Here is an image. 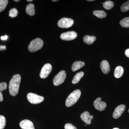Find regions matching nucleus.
Returning <instances> with one entry per match:
<instances>
[{"label": "nucleus", "mask_w": 129, "mask_h": 129, "mask_svg": "<svg viewBox=\"0 0 129 129\" xmlns=\"http://www.w3.org/2000/svg\"><path fill=\"white\" fill-rule=\"evenodd\" d=\"M84 75V73L82 72H79L76 74L74 77L72 81V83L73 84H76L78 83Z\"/></svg>", "instance_id": "18"}, {"label": "nucleus", "mask_w": 129, "mask_h": 129, "mask_svg": "<svg viewBox=\"0 0 129 129\" xmlns=\"http://www.w3.org/2000/svg\"><path fill=\"white\" fill-rule=\"evenodd\" d=\"M120 9L122 12H126L129 10V1L123 3L120 7Z\"/></svg>", "instance_id": "23"}, {"label": "nucleus", "mask_w": 129, "mask_h": 129, "mask_svg": "<svg viewBox=\"0 0 129 129\" xmlns=\"http://www.w3.org/2000/svg\"><path fill=\"white\" fill-rule=\"evenodd\" d=\"M114 6V3L111 1H106L105 2L103 3V7L107 10H110L112 9L113 7Z\"/></svg>", "instance_id": "20"}, {"label": "nucleus", "mask_w": 129, "mask_h": 129, "mask_svg": "<svg viewBox=\"0 0 129 129\" xmlns=\"http://www.w3.org/2000/svg\"><path fill=\"white\" fill-rule=\"evenodd\" d=\"M101 98H98L93 103L95 109L100 111H104L107 106L106 103L101 101Z\"/></svg>", "instance_id": "9"}, {"label": "nucleus", "mask_w": 129, "mask_h": 129, "mask_svg": "<svg viewBox=\"0 0 129 129\" xmlns=\"http://www.w3.org/2000/svg\"><path fill=\"white\" fill-rule=\"evenodd\" d=\"M28 101L32 104H39L44 101V98L34 93H29L27 95Z\"/></svg>", "instance_id": "4"}, {"label": "nucleus", "mask_w": 129, "mask_h": 129, "mask_svg": "<svg viewBox=\"0 0 129 129\" xmlns=\"http://www.w3.org/2000/svg\"><path fill=\"white\" fill-rule=\"evenodd\" d=\"M7 84L5 82L0 83V91H3L7 88Z\"/></svg>", "instance_id": "26"}, {"label": "nucleus", "mask_w": 129, "mask_h": 129, "mask_svg": "<svg viewBox=\"0 0 129 129\" xmlns=\"http://www.w3.org/2000/svg\"><path fill=\"white\" fill-rule=\"evenodd\" d=\"M80 117L82 120L87 124L91 123V120L93 118V115H90L89 113L87 111L82 113Z\"/></svg>", "instance_id": "12"}, {"label": "nucleus", "mask_w": 129, "mask_h": 129, "mask_svg": "<svg viewBox=\"0 0 129 129\" xmlns=\"http://www.w3.org/2000/svg\"><path fill=\"white\" fill-rule=\"evenodd\" d=\"M81 92L80 90L77 89L74 91L67 98L65 102V105L67 107L73 106L78 101L80 97Z\"/></svg>", "instance_id": "2"}, {"label": "nucleus", "mask_w": 129, "mask_h": 129, "mask_svg": "<svg viewBox=\"0 0 129 129\" xmlns=\"http://www.w3.org/2000/svg\"><path fill=\"white\" fill-rule=\"evenodd\" d=\"M120 24L123 27H129V17L125 18L120 22Z\"/></svg>", "instance_id": "21"}, {"label": "nucleus", "mask_w": 129, "mask_h": 129, "mask_svg": "<svg viewBox=\"0 0 129 129\" xmlns=\"http://www.w3.org/2000/svg\"><path fill=\"white\" fill-rule=\"evenodd\" d=\"M85 126H86V124L85 125Z\"/></svg>", "instance_id": "38"}, {"label": "nucleus", "mask_w": 129, "mask_h": 129, "mask_svg": "<svg viewBox=\"0 0 129 129\" xmlns=\"http://www.w3.org/2000/svg\"><path fill=\"white\" fill-rule=\"evenodd\" d=\"M8 3L7 0H0V12L6 8Z\"/></svg>", "instance_id": "22"}, {"label": "nucleus", "mask_w": 129, "mask_h": 129, "mask_svg": "<svg viewBox=\"0 0 129 129\" xmlns=\"http://www.w3.org/2000/svg\"><path fill=\"white\" fill-rule=\"evenodd\" d=\"M6 49V46L0 45V50H3Z\"/></svg>", "instance_id": "30"}, {"label": "nucleus", "mask_w": 129, "mask_h": 129, "mask_svg": "<svg viewBox=\"0 0 129 129\" xmlns=\"http://www.w3.org/2000/svg\"><path fill=\"white\" fill-rule=\"evenodd\" d=\"M113 129H119L118 128H114Z\"/></svg>", "instance_id": "36"}, {"label": "nucleus", "mask_w": 129, "mask_h": 129, "mask_svg": "<svg viewBox=\"0 0 129 129\" xmlns=\"http://www.w3.org/2000/svg\"><path fill=\"white\" fill-rule=\"evenodd\" d=\"M100 67L102 72L104 74H107L110 71V67L109 63L106 60L102 61L100 64Z\"/></svg>", "instance_id": "13"}, {"label": "nucleus", "mask_w": 129, "mask_h": 129, "mask_svg": "<svg viewBox=\"0 0 129 129\" xmlns=\"http://www.w3.org/2000/svg\"><path fill=\"white\" fill-rule=\"evenodd\" d=\"M125 106L123 104H121L117 107L114 111L113 117L114 118L118 119L119 117L125 110Z\"/></svg>", "instance_id": "10"}, {"label": "nucleus", "mask_w": 129, "mask_h": 129, "mask_svg": "<svg viewBox=\"0 0 129 129\" xmlns=\"http://www.w3.org/2000/svg\"><path fill=\"white\" fill-rule=\"evenodd\" d=\"M125 56L129 58V48L127 49L125 51Z\"/></svg>", "instance_id": "29"}, {"label": "nucleus", "mask_w": 129, "mask_h": 129, "mask_svg": "<svg viewBox=\"0 0 129 129\" xmlns=\"http://www.w3.org/2000/svg\"><path fill=\"white\" fill-rule=\"evenodd\" d=\"M44 45L43 41L40 38H36L30 42L28 47V50L30 52H35L41 49Z\"/></svg>", "instance_id": "3"}, {"label": "nucleus", "mask_w": 129, "mask_h": 129, "mask_svg": "<svg viewBox=\"0 0 129 129\" xmlns=\"http://www.w3.org/2000/svg\"><path fill=\"white\" fill-rule=\"evenodd\" d=\"M26 13L28 15L30 16H33L35 15V6L32 3H30L27 5L25 9Z\"/></svg>", "instance_id": "15"}, {"label": "nucleus", "mask_w": 129, "mask_h": 129, "mask_svg": "<svg viewBox=\"0 0 129 129\" xmlns=\"http://www.w3.org/2000/svg\"><path fill=\"white\" fill-rule=\"evenodd\" d=\"M21 79L20 75L16 74L13 76L10 80L9 83V93L12 96H16L18 94Z\"/></svg>", "instance_id": "1"}, {"label": "nucleus", "mask_w": 129, "mask_h": 129, "mask_svg": "<svg viewBox=\"0 0 129 129\" xmlns=\"http://www.w3.org/2000/svg\"><path fill=\"white\" fill-rule=\"evenodd\" d=\"M27 1L28 2H32V0H27Z\"/></svg>", "instance_id": "32"}, {"label": "nucleus", "mask_w": 129, "mask_h": 129, "mask_svg": "<svg viewBox=\"0 0 129 129\" xmlns=\"http://www.w3.org/2000/svg\"><path fill=\"white\" fill-rule=\"evenodd\" d=\"M6 123V119L3 115H0V129H4Z\"/></svg>", "instance_id": "24"}, {"label": "nucleus", "mask_w": 129, "mask_h": 129, "mask_svg": "<svg viewBox=\"0 0 129 129\" xmlns=\"http://www.w3.org/2000/svg\"><path fill=\"white\" fill-rule=\"evenodd\" d=\"M18 14V10L16 8H12L9 11V16L12 18H14L17 16Z\"/></svg>", "instance_id": "25"}, {"label": "nucleus", "mask_w": 129, "mask_h": 129, "mask_svg": "<svg viewBox=\"0 0 129 129\" xmlns=\"http://www.w3.org/2000/svg\"><path fill=\"white\" fill-rule=\"evenodd\" d=\"M57 0H52V1L53 2H56L57 1Z\"/></svg>", "instance_id": "35"}, {"label": "nucleus", "mask_w": 129, "mask_h": 129, "mask_svg": "<svg viewBox=\"0 0 129 129\" xmlns=\"http://www.w3.org/2000/svg\"><path fill=\"white\" fill-rule=\"evenodd\" d=\"M14 2H18L19 1V0H14Z\"/></svg>", "instance_id": "34"}, {"label": "nucleus", "mask_w": 129, "mask_h": 129, "mask_svg": "<svg viewBox=\"0 0 129 129\" xmlns=\"http://www.w3.org/2000/svg\"><path fill=\"white\" fill-rule=\"evenodd\" d=\"M96 40V38L95 36L88 35L85 36L83 38V41L88 45H91L93 44Z\"/></svg>", "instance_id": "16"}, {"label": "nucleus", "mask_w": 129, "mask_h": 129, "mask_svg": "<svg viewBox=\"0 0 129 129\" xmlns=\"http://www.w3.org/2000/svg\"><path fill=\"white\" fill-rule=\"evenodd\" d=\"M128 112L129 113V109H128Z\"/></svg>", "instance_id": "37"}, {"label": "nucleus", "mask_w": 129, "mask_h": 129, "mask_svg": "<svg viewBox=\"0 0 129 129\" xmlns=\"http://www.w3.org/2000/svg\"><path fill=\"white\" fill-rule=\"evenodd\" d=\"M8 38V36L6 35L5 36H2L1 37L2 40H6Z\"/></svg>", "instance_id": "28"}, {"label": "nucleus", "mask_w": 129, "mask_h": 129, "mask_svg": "<svg viewBox=\"0 0 129 129\" xmlns=\"http://www.w3.org/2000/svg\"><path fill=\"white\" fill-rule=\"evenodd\" d=\"M124 73L123 68L121 66L116 67L114 72V76L117 78H119L123 75Z\"/></svg>", "instance_id": "17"}, {"label": "nucleus", "mask_w": 129, "mask_h": 129, "mask_svg": "<svg viewBox=\"0 0 129 129\" xmlns=\"http://www.w3.org/2000/svg\"><path fill=\"white\" fill-rule=\"evenodd\" d=\"M64 129H77L75 126L70 123H67L64 126Z\"/></svg>", "instance_id": "27"}, {"label": "nucleus", "mask_w": 129, "mask_h": 129, "mask_svg": "<svg viewBox=\"0 0 129 129\" xmlns=\"http://www.w3.org/2000/svg\"><path fill=\"white\" fill-rule=\"evenodd\" d=\"M52 70V66L50 63H46L43 66L40 73V76L42 79L48 77Z\"/></svg>", "instance_id": "7"}, {"label": "nucleus", "mask_w": 129, "mask_h": 129, "mask_svg": "<svg viewBox=\"0 0 129 129\" xmlns=\"http://www.w3.org/2000/svg\"><path fill=\"white\" fill-rule=\"evenodd\" d=\"M66 77V72L64 70H62L54 77L53 79V84L56 86L60 85L63 83Z\"/></svg>", "instance_id": "5"}, {"label": "nucleus", "mask_w": 129, "mask_h": 129, "mask_svg": "<svg viewBox=\"0 0 129 129\" xmlns=\"http://www.w3.org/2000/svg\"><path fill=\"white\" fill-rule=\"evenodd\" d=\"M19 125L22 129H35L33 123L27 119H24L21 121Z\"/></svg>", "instance_id": "11"}, {"label": "nucleus", "mask_w": 129, "mask_h": 129, "mask_svg": "<svg viewBox=\"0 0 129 129\" xmlns=\"http://www.w3.org/2000/svg\"><path fill=\"white\" fill-rule=\"evenodd\" d=\"M85 65V63L81 61H77L73 63L72 67V70L73 72H75Z\"/></svg>", "instance_id": "14"}, {"label": "nucleus", "mask_w": 129, "mask_h": 129, "mask_svg": "<svg viewBox=\"0 0 129 129\" xmlns=\"http://www.w3.org/2000/svg\"><path fill=\"white\" fill-rule=\"evenodd\" d=\"M74 23V20L72 19L63 18L58 21L57 25L59 27L67 28L72 27Z\"/></svg>", "instance_id": "6"}, {"label": "nucleus", "mask_w": 129, "mask_h": 129, "mask_svg": "<svg viewBox=\"0 0 129 129\" xmlns=\"http://www.w3.org/2000/svg\"><path fill=\"white\" fill-rule=\"evenodd\" d=\"M77 37V34L74 31L64 32L60 36L61 39L64 41L72 40L76 39Z\"/></svg>", "instance_id": "8"}, {"label": "nucleus", "mask_w": 129, "mask_h": 129, "mask_svg": "<svg viewBox=\"0 0 129 129\" xmlns=\"http://www.w3.org/2000/svg\"><path fill=\"white\" fill-rule=\"evenodd\" d=\"M93 14L95 16L100 18H103L106 17L107 14L103 11H94L93 12Z\"/></svg>", "instance_id": "19"}, {"label": "nucleus", "mask_w": 129, "mask_h": 129, "mask_svg": "<svg viewBox=\"0 0 129 129\" xmlns=\"http://www.w3.org/2000/svg\"><path fill=\"white\" fill-rule=\"evenodd\" d=\"M88 1L89 2H91V1H94V0H88Z\"/></svg>", "instance_id": "33"}, {"label": "nucleus", "mask_w": 129, "mask_h": 129, "mask_svg": "<svg viewBox=\"0 0 129 129\" xmlns=\"http://www.w3.org/2000/svg\"><path fill=\"white\" fill-rule=\"evenodd\" d=\"M3 98L2 93L0 91V102H2L3 101Z\"/></svg>", "instance_id": "31"}]
</instances>
